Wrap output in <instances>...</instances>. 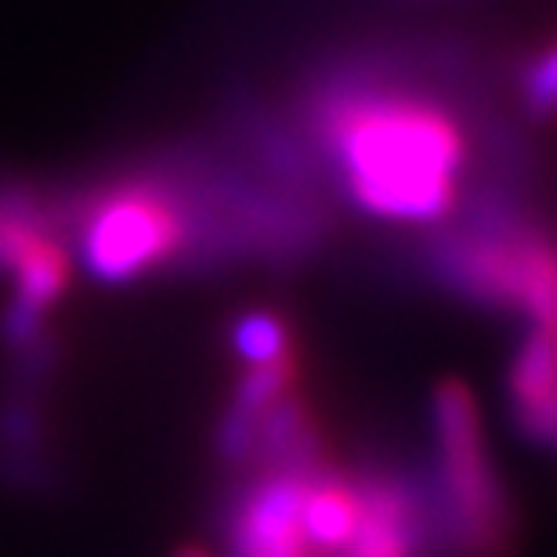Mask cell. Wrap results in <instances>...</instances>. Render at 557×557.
<instances>
[{"instance_id":"6","label":"cell","mask_w":557,"mask_h":557,"mask_svg":"<svg viewBox=\"0 0 557 557\" xmlns=\"http://www.w3.org/2000/svg\"><path fill=\"white\" fill-rule=\"evenodd\" d=\"M525 434L532 442H557V395H554V403L547 406V413L532 423Z\"/></svg>"},{"instance_id":"4","label":"cell","mask_w":557,"mask_h":557,"mask_svg":"<svg viewBox=\"0 0 557 557\" xmlns=\"http://www.w3.org/2000/svg\"><path fill=\"white\" fill-rule=\"evenodd\" d=\"M232 351L239 355L243 362H275L294 355V333H289L286 319L275 315V311H243V315L232 322Z\"/></svg>"},{"instance_id":"5","label":"cell","mask_w":557,"mask_h":557,"mask_svg":"<svg viewBox=\"0 0 557 557\" xmlns=\"http://www.w3.org/2000/svg\"><path fill=\"white\" fill-rule=\"evenodd\" d=\"M521 98H525L532 116H543V120L557 116V44L543 48L536 59L525 65Z\"/></svg>"},{"instance_id":"2","label":"cell","mask_w":557,"mask_h":557,"mask_svg":"<svg viewBox=\"0 0 557 557\" xmlns=\"http://www.w3.org/2000/svg\"><path fill=\"white\" fill-rule=\"evenodd\" d=\"M431 445V471H420L431 557H510L518 540L515 504L488 453L474 398L460 381L434 384Z\"/></svg>"},{"instance_id":"3","label":"cell","mask_w":557,"mask_h":557,"mask_svg":"<svg viewBox=\"0 0 557 557\" xmlns=\"http://www.w3.org/2000/svg\"><path fill=\"white\" fill-rule=\"evenodd\" d=\"M319 471V467H315ZM311 471L243 467L218 507L228 557H311L305 536V488Z\"/></svg>"},{"instance_id":"1","label":"cell","mask_w":557,"mask_h":557,"mask_svg":"<svg viewBox=\"0 0 557 557\" xmlns=\"http://www.w3.org/2000/svg\"><path fill=\"white\" fill-rule=\"evenodd\" d=\"M308 141L341 193L395 225L453 218L474 182L463 113L398 65H344L305 98Z\"/></svg>"},{"instance_id":"7","label":"cell","mask_w":557,"mask_h":557,"mask_svg":"<svg viewBox=\"0 0 557 557\" xmlns=\"http://www.w3.org/2000/svg\"><path fill=\"white\" fill-rule=\"evenodd\" d=\"M174 557H214L210 550H199V547H185V550H177Z\"/></svg>"}]
</instances>
